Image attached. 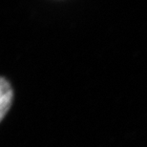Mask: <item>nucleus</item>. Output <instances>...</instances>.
I'll use <instances>...</instances> for the list:
<instances>
[{"instance_id": "obj_1", "label": "nucleus", "mask_w": 147, "mask_h": 147, "mask_svg": "<svg viewBox=\"0 0 147 147\" xmlns=\"http://www.w3.org/2000/svg\"><path fill=\"white\" fill-rule=\"evenodd\" d=\"M13 99V90L7 79L0 76V122L10 110Z\"/></svg>"}]
</instances>
